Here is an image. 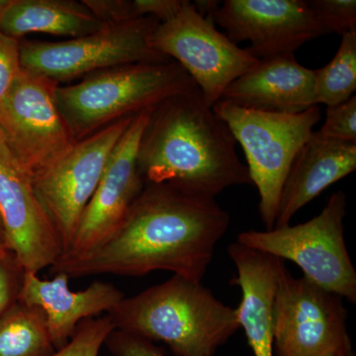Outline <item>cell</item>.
<instances>
[{
  "mask_svg": "<svg viewBox=\"0 0 356 356\" xmlns=\"http://www.w3.org/2000/svg\"><path fill=\"white\" fill-rule=\"evenodd\" d=\"M4 2H6V0H0V8L3 6Z\"/></svg>",
  "mask_w": 356,
  "mask_h": 356,
  "instance_id": "obj_32",
  "label": "cell"
},
{
  "mask_svg": "<svg viewBox=\"0 0 356 356\" xmlns=\"http://www.w3.org/2000/svg\"><path fill=\"white\" fill-rule=\"evenodd\" d=\"M55 348L41 308L17 301L0 316V356H51Z\"/></svg>",
  "mask_w": 356,
  "mask_h": 356,
  "instance_id": "obj_20",
  "label": "cell"
},
{
  "mask_svg": "<svg viewBox=\"0 0 356 356\" xmlns=\"http://www.w3.org/2000/svg\"><path fill=\"white\" fill-rule=\"evenodd\" d=\"M318 133L327 139L356 144V96L327 107L324 125Z\"/></svg>",
  "mask_w": 356,
  "mask_h": 356,
  "instance_id": "obj_24",
  "label": "cell"
},
{
  "mask_svg": "<svg viewBox=\"0 0 356 356\" xmlns=\"http://www.w3.org/2000/svg\"><path fill=\"white\" fill-rule=\"evenodd\" d=\"M194 88L177 63H145L100 70L81 83L57 86L55 102L72 137L79 140Z\"/></svg>",
  "mask_w": 356,
  "mask_h": 356,
  "instance_id": "obj_4",
  "label": "cell"
},
{
  "mask_svg": "<svg viewBox=\"0 0 356 356\" xmlns=\"http://www.w3.org/2000/svg\"><path fill=\"white\" fill-rule=\"evenodd\" d=\"M211 19L234 43L250 41L247 50L257 60L294 54L327 34L304 0H226Z\"/></svg>",
  "mask_w": 356,
  "mask_h": 356,
  "instance_id": "obj_13",
  "label": "cell"
},
{
  "mask_svg": "<svg viewBox=\"0 0 356 356\" xmlns=\"http://www.w3.org/2000/svg\"><path fill=\"white\" fill-rule=\"evenodd\" d=\"M108 316L115 330L163 341L175 356H213L240 329L236 308L178 275L124 298Z\"/></svg>",
  "mask_w": 356,
  "mask_h": 356,
  "instance_id": "obj_3",
  "label": "cell"
},
{
  "mask_svg": "<svg viewBox=\"0 0 356 356\" xmlns=\"http://www.w3.org/2000/svg\"><path fill=\"white\" fill-rule=\"evenodd\" d=\"M22 70L19 41L0 32V104Z\"/></svg>",
  "mask_w": 356,
  "mask_h": 356,
  "instance_id": "obj_26",
  "label": "cell"
},
{
  "mask_svg": "<svg viewBox=\"0 0 356 356\" xmlns=\"http://www.w3.org/2000/svg\"><path fill=\"white\" fill-rule=\"evenodd\" d=\"M152 44L188 74L211 108L222 99L229 84L259 63L187 0L175 17L156 26Z\"/></svg>",
  "mask_w": 356,
  "mask_h": 356,
  "instance_id": "obj_9",
  "label": "cell"
},
{
  "mask_svg": "<svg viewBox=\"0 0 356 356\" xmlns=\"http://www.w3.org/2000/svg\"><path fill=\"white\" fill-rule=\"evenodd\" d=\"M105 343L115 356H163L153 341L118 330H114Z\"/></svg>",
  "mask_w": 356,
  "mask_h": 356,
  "instance_id": "obj_27",
  "label": "cell"
},
{
  "mask_svg": "<svg viewBox=\"0 0 356 356\" xmlns=\"http://www.w3.org/2000/svg\"><path fill=\"white\" fill-rule=\"evenodd\" d=\"M242 146L252 184L259 191V213L266 229L274 228L283 184L293 161L321 118L318 106L299 114L243 108L225 100L213 106Z\"/></svg>",
  "mask_w": 356,
  "mask_h": 356,
  "instance_id": "obj_5",
  "label": "cell"
},
{
  "mask_svg": "<svg viewBox=\"0 0 356 356\" xmlns=\"http://www.w3.org/2000/svg\"><path fill=\"white\" fill-rule=\"evenodd\" d=\"M159 24L153 17L140 18L67 41L25 42L21 67L58 83L121 65L172 62L152 44Z\"/></svg>",
  "mask_w": 356,
  "mask_h": 356,
  "instance_id": "obj_7",
  "label": "cell"
},
{
  "mask_svg": "<svg viewBox=\"0 0 356 356\" xmlns=\"http://www.w3.org/2000/svg\"><path fill=\"white\" fill-rule=\"evenodd\" d=\"M0 222L8 250L25 273L53 266L62 248L40 205L32 177L0 136Z\"/></svg>",
  "mask_w": 356,
  "mask_h": 356,
  "instance_id": "obj_14",
  "label": "cell"
},
{
  "mask_svg": "<svg viewBox=\"0 0 356 356\" xmlns=\"http://www.w3.org/2000/svg\"><path fill=\"white\" fill-rule=\"evenodd\" d=\"M228 252L238 270L232 284L242 290L236 308L240 327L254 356H273L274 300L286 270L284 261L238 242L229 245Z\"/></svg>",
  "mask_w": 356,
  "mask_h": 356,
  "instance_id": "obj_16",
  "label": "cell"
},
{
  "mask_svg": "<svg viewBox=\"0 0 356 356\" xmlns=\"http://www.w3.org/2000/svg\"><path fill=\"white\" fill-rule=\"evenodd\" d=\"M221 100L257 111L302 113L318 106L314 70L300 65L294 54L261 58L229 84Z\"/></svg>",
  "mask_w": 356,
  "mask_h": 356,
  "instance_id": "obj_15",
  "label": "cell"
},
{
  "mask_svg": "<svg viewBox=\"0 0 356 356\" xmlns=\"http://www.w3.org/2000/svg\"><path fill=\"white\" fill-rule=\"evenodd\" d=\"M317 105L334 106L353 97L356 90V31L341 37L336 56L329 64L314 70Z\"/></svg>",
  "mask_w": 356,
  "mask_h": 356,
  "instance_id": "obj_21",
  "label": "cell"
},
{
  "mask_svg": "<svg viewBox=\"0 0 356 356\" xmlns=\"http://www.w3.org/2000/svg\"><path fill=\"white\" fill-rule=\"evenodd\" d=\"M24 274L13 252L0 257V316L18 301Z\"/></svg>",
  "mask_w": 356,
  "mask_h": 356,
  "instance_id": "obj_25",
  "label": "cell"
},
{
  "mask_svg": "<svg viewBox=\"0 0 356 356\" xmlns=\"http://www.w3.org/2000/svg\"><path fill=\"white\" fill-rule=\"evenodd\" d=\"M339 356H355L353 350V344L348 346V348H346V350H344L343 353H341V355Z\"/></svg>",
  "mask_w": 356,
  "mask_h": 356,
  "instance_id": "obj_31",
  "label": "cell"
},
{
  "mask_svg": "<svg viewBox=\"0 0 356 356\" xmlns=\"http://www.w3.org/2000/svg\"><path fill=\"white\" fill-rule=\"evenodd\" d=\"M356 170V144L312 134L283 184L274 228L289 225L301 208Z\"/></svg>",
  "mask_w": 356,
  "mask_h": 356,
  "instance_id": "obj_18",
  "label": "cell"
},
{
  "mask_svg": "<svg viewBox=\"0 0 356 356\" xmlns=\"http://www.w3.org/2000/svg\"><path fill=\"white\" fill-rule=\"evenodd\" d=\"M236 145L196 86L154 107L138 154L140 177L147 184L215 198L229 187L252 184Z\"/></svg>",
  "mask_w": 356,
  "mask_h": 356,
  "instance_id": "obj_2",
  "label": "cell"
},
{
  "mask_svg": "<svg viewBox=\"0 0 356 356\" xmlns=\"http://www.w3.org/2000/svg\"><path fill=\"white\" fill-rule=\"evenodd\" d=\"M57 86L22 70L0 104V136L32 177L76 142L56 105Z\"/></svg>",
  "mask_w": 356,
  "mask_h": 356,
  "instance_id": "obj_11",
  "label": "cell"
},
{
  "mask_svg": "<svg viewBox=\"0 0 356 356\" xmlns=\"http://www.w3.org/2000/svg\"><path fill=\"white\" fill-rule=\"evenodd\" d=\"M346 195L332 194L317 216L295 226L243 232L236 242L291 261L306 280L351 303L356 302V271L344 240Z\"/></svg>",
  "mask_w": 356,
  "mask_h": 356,
  "instance_id": "obj_6",
  "label": "cell"
},
{
  "mask_svg": "<svg viewBox=\"0 0 356 356\" xmlns=\"http://www.w3.org/2000/svg\"><path fill=\"white\" fill-rule=\"evenodd\" d=\"M104 26L83 1L6 0L0 9V32L15 40L29 33L76 39L99 31Z\"/></svg>",
  "mask_w": 356,
  "mask_h": 356,
  "instance_id": "obj_19",
  "label": "cell"
},
{
  "mask_svg": "<svg viewBox=\"0 0 356 356\" xmlns=\"http://www.w3.org/2000/svg\"><path fill=\"white\" fill-rule=\"evenodd\" d=\"M185 0H133L136 18L153 17L159 23L175 17L184 6Z\"/></svg>",
  "mask_w": 356,
  "mask_h": 356,
  "instance_id": "obj_29",
  "label": "cell"
},
{
  "mask_svg": "<svg viewBox=\"0 0 356 356\" xmlns=\"http://www.w3.org/2000/svg\"><path fill=\"white\" fill-rule=\"evenodd\" d=\"M69 278L56 274L53 280H42L36 273H25L18 298L44 311L51 343L58 350L69 343L79 323L109 313L125 298L118 288L102 281H95L83 291H72Z\"/></svg>",
  "mask_w": 356,
  "mask_h": 356,
  "instance_id": "obj_17",
  "label": "cell"
},
{
  "mask_svg": "<svg viewBox=\"0 0 356 356\" xmlns=\"http://www.w3.org/2000/svg\"><path fill=\"white\" fill-rule=\"evenodd\" d=\"M312 13L325 31L341 37L356 31L355 0H310Z\"/></svg>",
  "mask_w": 356,
  "mask_h": 356,
  "instance_id": "obj_23",
  "label": "cell"
},
{
  "mask_svg": "<svg viewBox=\"0 0 356 356\" xmlns=\"http://www.w3.org/2000/svg\"><path fill=\"white\" fill-rule=\"evenodd\" d=\"M11 252L7 248L6 238H4L3 229H2L1 222H0V257L8 254Z\"/></svg>",
  "mask_w": 356,
  "mask_h": 356,
  "instance_id": "obj_30",
  "label": "cell"
},
{
  "mask_svg": "<svg viewBox=\"0 0 356 356\" xmlns=\"http://www.w3.org/2000/svg\"><path fill=\"white\" fill-rule=\"evenodd\" d=\"M133 118L121 119L76 140L44 172L32 177L35 194L57 236L62 255L69 250L84 209Z\"/></svg>",
  "mask_w": 356,
  "mask_h": 356,
  "instance_id": "obj_8",
  "label": "cell"
},
{
  "mask_svg": "<svg viewBox=\"0 0 356 356\" xmlns=\"http://www.w3.org/2000/svg\"><path fill=\"white\" fill-rule=\"evenodd\" d=\"M229 221L215 198L147 184L107 242L79 259H60L51 273L83 277L168 270L201 283Z\"/></svg>",
  "mask_w": 356,
  "mask_h": 356,
  "instance_id": "obj_1",
  "label": "cell"
},
{
  "mask_svg": "<svg viewBox=\"0 0 356 356\" xmlns=\"http://www.w3.org/2000/svg\"><path fill=\"white\" fill-rule=\"evenodd\" d=\"M115 330L109 316L79 323L69 343L51 356H98L102 344Z\"/></svg>",
  "mask_w": 356,
  "mask_h": 356,
  "instance_id": "obj_22",
  "label": "cell"
},
{
  "mask_svg": "<svg viewBox=\"0 0 356 356\" xmlns=\"http://www.w3.org/2000/svg\"><path fill=\"white\" fill-rule=\"evenodd\" d=\"M153 109L135 115L117 143L99 184L84 209L72 245L58 261L79 259L93 252L114 235L127 217L145 187L138 154Z\"/></svg>",
  "mask_w": 356,
  "mask_h": 356,
  "instance_id": "obj_12",
  "label": "cell"
},
{
  "mask_svg": "<svg viewBox=\"0 0 356 356\" xmlns=\"http://www.w3.org/2000/svg\"><path fill=\"white\" fill-rule=\"evenodd\" d=\"M343 298L285 270L273 307L275 356H339L351 346Z\"/></svg>",
  "mask_w": 356,
  "mask_h": 356,
  "instance_id": "obj_10",
  "label": "cell"
},
{
  "mask_svg": "<svg viewBox=\"0 0 356 356\" xmlns=\"http://www.w3.org/2000/svg\"><path fill=\"white\" fill-rule=\"evenodd\" d=\"M83 2L105 25L137 20L134 13L133 0H83Z\"/></svg>",
  "mask_w": 356,
  "mask_h": 356,
  "instance_id": "obj_28",
  "label": "cell"
}]
</instances>
